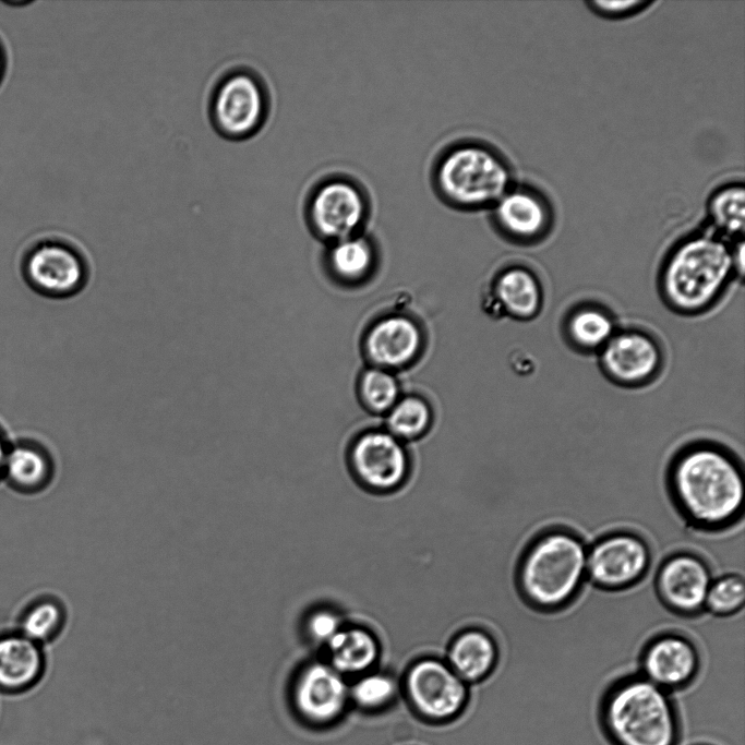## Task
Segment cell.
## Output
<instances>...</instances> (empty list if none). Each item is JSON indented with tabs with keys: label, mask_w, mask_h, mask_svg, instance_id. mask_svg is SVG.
I'll list each match as a JSON object with an SVG mask.
<instances>
[{
	"label": "cell",
	"mask_w": 745,
	"mask_h": 745,
	"mask_svg": "<svg viewBox=\"0 0 745 745\" xmlns=\"http://www.w3.org/2000/svg\"><path fill=\"white\" fill-rule=\"evenodd\" d=\"M407 696L424 718L447 720L465 706L467 687L446 663L434 658L414 662L405 677Z\"/></svg>",
	"instance_id": "12"
},
{
	"label": "cell",
	"mask_w": 745,
	"mask_h": 745,
	"mask_svg": "<svg viewBox=\"0 0 745 745\" xmlns=\"http://www.w3.org/2000/svg\"><path fill=\"white\" fill-rule=\"evenodd\" d=\"M699 644L681 632H662L642 648L637 673L673 695L684 692L697 682L702 670Z\"/></svg>",
	"instance_id": "11"
},
{
	"label": "cell",
	"mask_w": 745,
	"mask_h": 745,
	"mask_svg": "<svg viewBox=\"0 0 745 745\" xmlns=\"http://www.w3.org/2000/svg\"><path fill=\"white\" fill-rule=\"evenodd\" d=\"M710 563L689 550L674 551L653 572V587L664 608L673 614L695 618L705 613V602L713 579Z\"/></svg>",
	"instance_id": "10"
},
{
	"label": "cell",
	"mask_w": 745,
	"mask_h": 745,
	"mask_svg": "<svg viewBox=\"0 0 745 745\" xmlns=\"http://www.w3.org/2000/svg\"><path fill=\"white\" fill-rule=\"evenodd\" d=\"M588 545L580 533L563 526L534 536L516 568V585L524 601L546 613L569 608L587 585Z\"/></svg>",
	"instance_id": "3"
},
{
	"label": "cell",
	"mask_w": 745,
	"mask_h": 745,
	"mask_svg": "<svg viewBox=\"0 0 745 745\" xmlns=\"http://www.w3.org/2000/svg\"><path fill=\"white\" fill-rule=\"evenodd\" d=\"M693 745H712V744H707V743H697V744H693Z\"/></svg>",
	"instance_id": "34"
},
{
	"label": "cell",
	"mask_w": 745,
	"mask_h": 745,
	"mask_svg": "<svg viewBox=\"0 0 745 745\" xmlns=\"http://www.w3.org/2000/svg\"><path fill=\"white\" fill-rule=\"evenodd\" d=\"M712 226L722 235L742 236L745 227V189L742 183H730L714 191L708 201Z\"/></svg>",
	"instance_id": "25"
},
{
	"label": "cell",
	"mask_w": 745,
	"mask_h": 745,
	"mask_svg": "<svg viewBox=\"0 0 745 745\" xmlns=\"http://www.w3.org/2000/svg\"><path fill=\"white\" fill-rule=\"evenodd\" d=\"M343 627L340 616L328 609H319L310 613L304 623L308 638L323 646H326Z\"/></svg>",
	"instance_id": "31"
},
{
	"label": "cell",
	"mask_w": 745,
	"mask_h": 745,
	"mask_svg": "<svg viewBox=\"0 0 745 745\" xmlns=\"http://www.w3.org/2000/svg\"><path fill=\"white\" fill-rule=\"evenodd\" d=\"M271 93L264 77L248 65L224 71L212 86L207 115L214 131L229 141L256 135L271 112Z\"/></svg>",
	"instance_id": "6"
},
{
	"label": "cell",
	"mask_w": 745,
	"mask_h": 745,
	"mask_svg": "<svg viewBox=\"0 0 745 745\" xmlns=\"http://www.w3.org/2000/svg\"><path fill=\"white\" fill-rule=\"evenodd\" d=\"M292 698L302 718L326 724L343 714L350 699L349 686L328 662H311L297 675Z\"/></svg>",
	"instance_id": "13"
},
{
	"label": "cell",
	"mask_w": 745,
	"mask_h": 745,
	"mask_svg": "<svg viewBox=\"0 0 745 745\" xmlns=\"http://www.w3.org/2000/svg\"><path fill=\"white\" fill-rule=\"evenodd\" d=\"M373 259L371 243L357 235L335 241L329 252L332 268L347 280L364 277L373 264Z\"/></svg>",
	"instance_id": "26"
},
{
	"label": "cell",
	"mask_w": 745,
	"mask_h": 745,
	"mask_svg": "<svg viewBox=\"0 0 745 745\" xmlns=\"http://www.w3.org/2000/svg\"><path fill=\"white\" fill-rule=\"evenodd\" d=\"M440 197L458 209L492 207L513 185L508 163L480 142H459L445 149L433 169Z\"/></svg>",
	"instance_id": "5"
},
{
	"label": "cell",
	"mask_w": 745,
	"mask_h": 745,
	"mask_svg": "<svg viewBox=\"0 0 745 745\" xmlns=\"http://www.w3.org/2000/svg\"><path fill=\"white\" fill-rule=\"evenodd\" d=\"M600 362L615 382L638 385L656 375L661 351L654 339L642 332H615L600 350Z\"/></svg>",
	"instance_id": "15"
},
{
	"label": "cell",
	"mask_w": 745,
	"mask_h": 745,
	"mask_svg": "<svg viewBox=\"0 0 745 745\" xmlns=\"http://www.w3.org/2000/svg\"><path fill=\"white\" fill-rule=\"evenodd\" d=\"M325 648L328 663L344 676L367 673L380 656L376 637L359 626H344Z\"/></svg>",
	"instance_id": "21"
},
{
	"label": "cell",
	"mask_w": 745,
	"mask_h": 745,
	"mask_svg": "<svg viewBox=\"0 0 745 745\" xmlns=\"http://www.w3.org/2000/svg\"><path fill=\"white\" fill-rule=\"evenodd\" d=\"M735 272L733 249L713 235H694L669 254L661 288L669 305L683 313L709 308Z\"/></svg>",
	"instance_id": "4"
},
{
	"label": "cell",
	"mask_w": 745,
	"mask_h": 745,
	"mask_svg": "<svg viewBox=\"0 0 745 745\" xmlns=\"http://www.w3.org/2000/svg\"><path fill=\"white\" fill-rule=\"evenodd\" d=\"M496 296L505 311L520 320L534 317L543 302L540 281L524 267H512L501 274L496 281Z\"/></svg>",
	"instance_id": "22"
},
{
	"label": "cell",
	"mask_w": 745,
	"mask_h": 745,
	"mask_svg": "<svg viewBox=\"0 0 745 745\" xmlns=\"http://www.w3.org/2000/svg\"><path fill=\"white\" fill-rule=\"evenodd\" d=\"M650 542L633 530H613L594 539L587 551V582L602 591L617 592L641 584L653 570Z\"/></svg>",
	"instance_id": "7"
},
{
	"label": "cell",
	"mask_w": 745,
	"mask_h": 745,
	"mask_svg": "<svg viewBox=\"0 0 745 745\" xmlns=\"http://www.w3.org/2000/svg\"><path fill=\"white\" fill-rule=\"evenodd\" d=\"M430 423L428 405L417 397H406L390 408L387 424L395 437L413 438L422 434Z\"/></svg>",
	"instance_id": "28"
},
{
	"label": "cell",
	"mask_w": 745,
	"mask_h": 745,
	"mask_svg": "<svg viewBox=\"0 0 745 745\" xmlns=\"http://www.w3.org/2000/svg\"><path fill=\"white\" fill-rule=\"evenodd\" d=\"M744 601L745 582L743 574L722 573L712 579L705 602V612L714 617H731L743 612Z\"/></svg>",
	"instance_id": "27"
},
{
	"label": "cell",
	"mask_w": 745,
	"mask_h": 745,
	"mask_svg": "<svg viewBox=\"0 0 745 745\" xmlns=\"http://www.w3.org/2000/svg\"><path fill=\"white\" fill-rule=\"evenodd\" d=\"M351 465L360 482L377 492L397 489L408 473V458L400 442L381 431L358 438L351 450Z\"/></svg>",
	"instance_id": "14"
},
{
	"label": "cell",
	"mask_w": 745,
	"mask_h": 745,
	"mask_svg": "<svg viewBox=\"0 0 745 745\" xmlns=\"http://www.w3.org/2000/svg\"><path fill=\"white\" fill-rule=\"evenodd\" d=\"M599 730L609 745H681L683 720L673 694L637 672L611 680L597 704Z\"/></svg>",
	"instance_id": "2"
},
{
	"label": "cell",
	"mask_w": 745,
	"mask_h": 745,
	"mask_svg": "<svg viewBox=\"0 0 745 745\" xmlns=\"http://www.w3.org/2000/svg\"><path fill=\"white\" fill-rule=\"evenodd\" d=\"M665 479L674 507L692 529L717 534L743 522L744 471L726 449L709 443L687 446L673 457Z\"/></svg>",
	"instance_id": "1"
},
{
	"label": "cell",
	"mask_w": 745,
	"mask_h": 745,
	"mask_svg": "<svg viewBox=\"0 0 745 745\" xmlns=\"http://www.w3.org/2000/svg\"><path fill=\"white\" fill-rule=\"evenodd\" d=\"M648 1L644 0H624V1H591L589 5L598 13L606 16H625L629 15L642 7L648 5Z\"/></svg>",
	"instance_id": "32"
},
{
	"label": "cell",
	"mask_w": 745,
	"mask_h": 745,
	"mask_svg": "<svg viewBox=\"0 0 745 745\" xmlns=\"http://www.w3.org/2000/svg\"><path fill=\"white\" fill-rule=\"evenodd\" d=\"M491 208L501 231L520 242L543 238L553 221L549 201L530 187L513 184Z\"/></svg>",
	"instance_id": "16"
},
{
	"label": "cell",
	"mask_w": 745,
	"mask_h": 745,
	"mask_svg": "<svg viewBox=\"0 0 745 745\" xmlns=\"http://www.w3.org/2000/svg\"><path fill=\"white\" fill-rule=\"evenodd\" d=\"M566 331L572 343L580 349L601 350L615 334V324L604 310L587 305L568 316Z\"/></svg>",
	"instance_id": "24"
},
{
	"label": "cell",
	"mask_w": 745,
	"mask_h": 745,
	"mask_svg": "<svg viewBox=\"0 0 745 745\" xmlns=\"http://www.w3.org/2000/svg\"><path fill=\"white\" fill-rule=\"evenodd\" d=\"M9 446L10 441L8 440L4 432L0 429V479H2L3 466Z\"/></svg>",
	"instance_id": "33"
},
{
	"label": "cell",
	"mask_w": 745,
	"mask_h": 745,
	"mask_svg": "<svg viewBox=\"0 0 745 745\" xmlns=\"http://www.w3.org/2000/svg\"><path fill=\"white\" fill-rule=\"evenodd\" d=\"M67 617V609L60 600L41 598L24 610L16 632L43 646L62 632Z\"/></svg>",
	"instance_id": "23"
},
{
	"label": "cell",
	"mask_w": 745,
	"mask_h": 745,
	"mask_svg": "<svg viewBox=\"0 0 745 745\" xmlns=\"http://www.w3.org/2000/svg\"><path fill=\"white\" fill-rule=\"evenodd\" d=\"M500 651L494 638L482 629L461 632L450 644L447 664L464 682H478L490 675Z\"/></svg>",
	"instance_id": "20"
},
{
	"label": "cell",
	"mask_w": 745,
	"mask_h": 745,
	"mask_svg": "<svg viewBox=\"0 0 745 745\" xmlns=\"http://www.w3.org/2000/svg\"><path fill=\"white\" fill-rule=\"evenodd\" d=\"M55 456L43 443L32 438L10 442L2 479L22 491L44 488L53 477Z\"/></svg>",
	"instance_id": "19"
},
{
	"label": "cell",
	"mask_w": 745,
	"mask_h": 745,
	"mask_svg": "<svg viewBox=\"0 0 745 745\" xmlns=\"http://www.w3.org/2000/svg\"><path fill=\"white\" fill-rule=\"evenodd\" d=\"M421 335L409 319L389 316L375 324L367 337L370 359L383 368L400 367L418 353Z\"/></svg>",
	"instance_id": "18"
},
{
	"label": "cell",
	"mask_w": 745,
	"mask_h": 745,
	"mask_svg": "<svg viewBox=\"0 0 745 745\" xmlns=\"http://www.w3.org/2000/svg\"><path fill=\"white\" fill-rule=\"evenodd\" d=\"M44 666L40 645L17 632L0 635V690L25 692L39 681Z\"/></svg>",
	"instance_id": "17"
},
{
	"label": "cell",
	"mask_w": 745,
	"mask_h": 745,
	"mask_svg": "<svg viewBox=\"0 0 745 745\" xmlns=\"http://www.w3.org/2000/svg\"><path fill=\"white\" fill-rule=\"evenodd\" d=\"M360 389L363 400L375 411L388 410L397 401V382L383 369L368 370L361 378Z\"/></svg>",
	"instance_id": "30"
},
{
	"label": "cell",
	"mask_w": 745,
	"mask_h": 745,
	"mask_svg": "<svg viewBox=\"0 0 745 745\" xmlns=\"http://www.w3.org/2000/svg\"><path fill=\"white\" fill-rule=\"evenodd\" d=\"M1 64H2V60H1V52H0V71H1Z\"/></svg>",
	"instance_id": "35"
},
{
	"label": "cell",
	"mask_w": 745,
	"mask_h": 745,
	"mask_svg": "<svg viewBox=\"0 0 745 745\" xmlns=\"http://www.w3.org/2000/svg\"><path fill=\"white\" fill-rule=\"evenodd\" d=\"M85 254L69 241L46 240L33 247L24 256L22 274L38 295L65 299L81 292L89 279Z\"/></svg>",
	"instance_id": "8"
},
{
	"label": "cell",
	"mask_w": 745,
	"mask_h": 745,
	"mask_svg": "<svg viewBox=\"0 0 745 745\" xmlns=\"http://www.w3.org/2000/svg\"><path fill=\"white\" fill-rule=\"evenodd\" d=\"M369 209L365 191L341 176L327 178L314 187L305 206L311 228L320 237L334 241L357 235Z\"/></svg>",
	"instance_id": "9"
},
{
	"label": "cell",
	"mask_w": 745,
	"mask_h": 745,
	"mask_svg": "<svg viewBox=\"0 0 745 745\" xmlns=\"http://www.w3.org/2000/svg\"><path fill=\"white\" fill-rule=\"evenodd\" d=\"M397 693L395 680L380 672H367L362 674L349 687V697L360 708L375 710L388 705Z\"/></svg>",
	"instance_id": "29"
}]
</instances>
